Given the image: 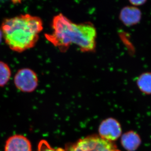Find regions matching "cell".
Here are the masks:
<instances>
[{
	"label": "cell",
	"mask_w": 151,
	"mask_h": 151,
	"mask_svg": "<svg viewBox=\"0 0 151 151\" xmlns=\"http://www.w3.org/2000/svg\"><path fill=\"white\" fill-rule=\"evenodd\" d=\"M137 84L140 89L147 94H151V73H145L138 78Z\"/></svg>",
	"instance_id": "obj_9"
},
{
	"label": "cell",
	"mask_w": 151,
	"mask_h": 151,
	"mask_svg": "<svg viewBox=\"0 0 151 151\" xmlns=\"http://www.w3.org/2000/svg\"><path fill=\"white\" fill-rule=\"evenodd\" d=\"M3 37V32L0 29V43L1 42V40H2V38Z\"/></svg>",
	"instance_id": "obj_13"
},
{
	"label": "cell",
	"mask_w": 151,
	"mask_h": 151,
	"mask_svg": "<svg viewBox=\"0 0 151 151\" xmlns=\"http://www.w3.org/2000/svg\"><path fill=\"white\" fill-rule=\"evenodd\" d=\"M37 151H66L62 148H53L45 140H42L39 143Z\"/></svg>",
	"instance_id": "obj_11"
},
{
	"label": "cell",
	"mask_w": 151,
	"mask_h": 151,
	"mask_svg": "<svg viewBox=\"0 0 151 151\" xmlns=\"http://www.w3.org/2000/svg\"><path fill=\"white\" fill-rule=\"evenodd\" d=\"M43 22L39 17L20 15L3 21V37L10 49L21 53L34 47L43 30Z\"/></svg>",
	"instance_id": "obj_2"
},
{
	"label": "cell",
	"mask_w": 151,
	"mask_h": 151,
	"mask_svg": "<svg viewBox=\"0 0 151 151\" xmlns=\"http://www.w3.org/2000/svg\"><path fill=\"white\" fill-rule=\"evenodd\" d=\"M99 133L101 138L112 142L117 139L121 135V127L116 120L108 119L101 123Z\"/></svg>",
	"instance_id": "obj_5"
},
{
	"label": "cell",
	"mask_w": 151,
	"mask_h": 151,
	"mask_svg": "<svg viewBox=\"0 0 151 151\" xmlns=\"http://www.w3.org/2000/svg\"><path fill=\"white\" fill-rule=\"evenodd\" d=\"M130 4L134 7L142 6L145 4L147 0H128Z\"/></svg>",
	"instance_id": "obj_12"
},
{
	"label": "cell",
	"mask_w": 151,
	"mask_h": 151,
	"mask_svg": "<svg viewBox=\"0 0 151 151\" xmlns=\"http://www.w3.org/2000/svg\"><path fill=\"white\" fill-rule=\"evenodd\" d=\"M51 26L52 33L45 34V37L60 51L66 52L72 44L84 52L96 49L97 30L91 22L77 24L60 13L54 16Z\"/></svg>",
	"instance_id": "obj_1"
},
{
	"label": "cell",
	"mask_w": 151,
	"mask_h": 151,
	"mask_svg": "<svg viewBox=\"0 0 151 151\" xmlns=\"http://www.w3.org/2000/svg\"><path fill=\"white\" fill-rule=\"evenodd\" d=\"M120 21L126 27H132L138 24L142 18L140 9L134 6H126L121 9L119 15Z\"/></svg>",
	"instance_id": "obj_6"
},
{
	"label": "cell",
	"mask_w": 151,
	"mask_h": 151,
	"mask_svg": "<svg viewBox=\"0 0 151 151\" xmlns=\"http://www.w3.org/2000/svg\"><path fill=\"white\" fill-rule=\"evenodd\" d=\"M140 143L139 136L133 131L126 133L121 138L122 145L127 151H135L139 146Z\"/></svg>",
	"instance_id": "obj_8"
},
{
	"label": "cell",
	"mask_w": 151,
	"mask_h": 151,
	"mask_svg": "<svg viewBox=\"0 0 151 151\" xmlns=\"http://www.w3.org/2000/svg\"><path fill=\"white\" fill-rule=\"evenodd\" d=\"M12 72L6 63L0 61V87L4 86L10 80Z\"/></svg>",
	"instance_id": "obj_10"
},
{
	"label": "cell",
	"mask_w": 151,
	"mask_h": 151,
	"mask_svg": "<svg viewBox=\"0 0 151 151\" xmlns=\"http://www.w3.org/2000/svg\"><path fill=\"white\" fill-rule=\"evenodd\" d=\"M14 83L17 89L22 92H32L37 88L38 79L33 70L23 68L19 70L15 76Z\"/></svg>",
	"instance_id": "obj_4"
},
{
	"label": "cell",
	"mask_w": 151,
	"mask_h": 151,
	"mask_svg": "<svg viewBox=\"0 0 151 151\" xmlns=\"http://www.w3.org/2000/svg\"><path fill=\"white\" fill-rule=\"evenodd\" d=\"M32 144L26 137L20 134L10 136L6 141L4 151H32Z\"/></svg>",
	"instance_id": "obj_7"
},
{
	"label": "cell",
	"mask_w": 151,
	"mask_h": 151,
	"mask_svg": "<svg viewBox=\"0 0 151 151\" xmlns=\"http://www.w3.org/2000/svg\"><path fill=\"white\" fill-rule=\"evenodd\" d=\"M66 151H120L111 141L94 136L81 139L68 147Z\"/></svg>",
	"instance_id": "obj_3"
}]
</instances>
